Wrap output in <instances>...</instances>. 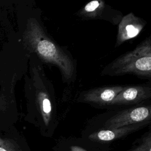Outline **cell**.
I'll use <instances>...</instances> for the list:
<instances>
[{
	"label": "cell",
	"instance_id": "6da1fadb",
	"mask_svg": "<svg viewBox=\"0 0 151 151\" xmlns=\"http://www.w3.org/2000/svg\"><path fill=\"white\" fill-rule=\"evenodd\" d=\"M23 39L29 51L34 53L42 62L59 68L64 81L70 82L74 79L76 65L71 54L58 45L36 19H28Z\"/></svg>",
	"mask_w": 151,
	"mask_h": 151
},
{
	"label": "cell",
	"instance_id": "7a4b0ae2",
	"mask_svg": "<svg viewBox=\"0 0 151 151\" xmlns=\"http://www.w3.org/2000/svg\"><path fill=\"white\" fill-rule=\"evenodd\" d=\"M101 74L110 76L132 74L140 77L150 78V37L146 38L132 51L116 58L104 68Z\"/></svg>",
	"mask_w": 151,
	"mask_h": 151
},
{
	"label": "cell",
	"instance_id": "3957f363",
	"mask_svg": "<svg viewBox=\"0 0 151 151\" xmlns=\"http://www.w3.org/2000/svg\"><path fill=\"white\" fill-rule=\"evenodd\" d=\"M40 67L32 68L33 110L48 127L54 119L57 111L54 89L49 80Z\"/></svg>",
	"mask_w": 151,
	"mask_h": 151
},
{
	"label": "cell",
	"instance_id": "277c9868",
	"mask_svg": "<svg viewBox=\"0 0 151 151\" xmlns=\"http://www.w3.org/2000/svg\"><path fill=\"white\" fill-rule=\"evenodd\" d=\"M150 104L134 106L120 111L108 119L104 124L106 129L119 128L144 122H150Z\"/></svg>",
	"mask_w": 151,
	"mask_h": 151
},
{
	"label": "cell",
	"instance_id": "5b68a950",
	"mask_svg": "<svg viewBox=\"0 0 151 151\" xmlns=\"http://www.w3.org/2000/svg\"><path fill=\"white\" fill-rule=\"evenodd\" d=\"M123 88V86L116 85L91 88L81 92L77 101L98 106H109Z\"/></svg>",
	"mask_w": 151,
	"mask_h": 151
},
{
	"label": "cell",
	"instance_id": "8992f818",
	"mask_svg": "<svg viewBox=\"0 0 151 151\" xmlns=\"http://www.w3.org/2000/svg\"><path fill=\"white\" fill-rule=\"evenodd\" d=\"M106 3L101 0H94L86 4L77 15L84 19H102L109 21L114 24L120 22V15L113 13V9L110 8Z\"/></svg>",
	"mask_w": 151,
	"mask_h": 151
},
{
	"label": "cell",
	"instance_id": "52a82bcc",
	"mask_svg": "<svg viewBox=\"0 0 151 151\" xmlns=\"http://www.w3.org/2000/svg\"><path fill=\"white\" fill-rule=\"evenodd\" d=\"M151 97L149 85H132L123 86L110 105H133L139 104Z\"/></svg>",
	"mask_w": 151,
	"mask_h": 151
},
{
	"label": "cell",
	"instance_id": "ba28073f",
	"mask_svg": "<svg viewBox=\"0 0 151 151\" xmlns=\"http://www.w3.org/2000/svg\"><path fill=\"white\" fill-rule=\"evenodd\" d=\"M146 24V22L143 19L136 17L133 13H129L123 17L118 24L115 47L136 37L143 30Z\"/></svg>",
	"mask_w": 151,
	"mask_h": 151
},
{
	"label": "cell",
	"instance_id": "9c48e42d",
	"mask_svg": "<svg viewBox=\"0 0 151 151\" xmlns=\"http://www.w3.org/2000/svg\"><path fill=\"white\" fill-rule=\"evenodd\" d=\"M150 122H144L119 128L106 129L89 135V140L94 142H109L124 137L146 126Z\"/></svg>",
	"mask_w": 151,
	"mask_h": 151
},
{
	"label": "cell",
	"instance_id": "30bf717a",
	"mask_svg": "<svg viewBox=\"0 0 151 151\" xmlns=\"http://www.w3.org/2000/svg\"><path fill=\"white\" fill-rule=\"evenodd\" d=\"M0 151H22V150L14 139L0 136Z\"/></svg>",
	"mask_w": 151,
	"mask_h": 151
},
{
	"label": "cell",
	"instance_id": "8fae6325",
	"mask_svg": "<svg viewBox=\"0 0 151 151\" xmlns=\"http://www.w3.org/2000/svg\"><path fill=\"white\" fill-rule=\"evenodd\" d=\"M130 151H151V133L149 132L140 145Z\"/></svg>",
	"mask_w": 151,
	"mask_h": 151
}]
</instances>
